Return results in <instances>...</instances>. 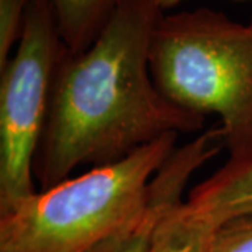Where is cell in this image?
<instances>
[{"mask_svg": "<svg viewBox=\"0 0 252 252\" xmlns=\"http://www.w3.org/2000/svg\"><path fill=\"white\" fill-rule=\"evenodd\" d=\"M161 14L147 0H124L87 51L64 46L34 161L39 190L81 165H108L162 136L202 129L205 117L165 98L152 79L150 42Z\"/></svg>", "mask_w": 252, "mask_h": 252, "instance_id": "1", "label": "cell"}, {"mask_svg": "<svg viewBox=\"0 0 252 252\" xmlns=\"http://www.w3.org/2000/svg\"><path fill=\"white\" fill-rule=\"evenodd\" d=\"M149 64L165 98L202 117H220L228 160L252 158V16L238 23L207 7L162 13Z\"/></svg>", "mask_w": 252, "mask_h": 252, "instance_id": "2", "label": "cell"}, {"mask_svg": "<svg viewBox=\"0 0 252 252\" xmlns=\"http://www.w3.org/2000/svg\"><path fill=\"white\" fill-rule=\"evenodd\" d=\"M177 140L178 133L162 136L121 161L93 167L0 213V252L90 251L142 209Z\"/></svg>", "mask_w": 252, "mask_h": 252, "instance_id": "3", "label": "cell"}, {"mask_svg": "<svg viewBox=\"0 0 252 252\" xmlns=\"http://www.w3.org/2000/svg\"><path fill=\"white\" fill-rule=\"evenodd\" d=\"M64 49L51 0H31L17 51L0 69V213L38 190L34 161Z\"/></svg>", "mask_w": 252, "mask_h": 252, "instance_id": "4", "label": "cell"}, {"mask_svg": "<svg viewBox=\"0 0 252 252\" xmlns=\"http://www.w3.org/2000/svg\"><path fill=\"white\" fill-rule=\"evenodd\" d=\"M224 147L221 127H212L171 154L150 184L142 209L115 233L87 252H149L154 230L164 215L182 200L192 175Z\"/></svg>", "mask_w": 252, "mask_h": 252, "instance_id": "5", "label": "cell"}, {"mask_svg": "<svg viewBox=\"0 0 252 252\" xmlns=\"http://www.w3.org/2000/svg\"><path fill=\"white\" fill-rule=\"evenodd\" d=\"M185 203L215 228L235 217L252 215V158L227 160L189 192Z\"/></svg>", "mask_w": 252, "mask_h": 252, "instance_id": "6", "label": "cell"}, {"mask_svg": "<svg viewBox=\"0 0 252 252\" xmlns=\"http://www.w3.org/2000/svg\"><path fill=\"white\" fill-rule=\"evenodd\" d=\"M59 34L72 54L87 51L124 0H51Z\"/></svg>", "mask_w": 252, "mask_h": 252, "instance_id": "7", "label": "cell"}, {"mask_svg": "<svg viewBox=\"0 0 252 252\" xmlns=\"http://www.w3.org/2000/svg\"><path fill=\"white\" fill-rule=\"evenodd\" d=\"M216 228L184 202L168 210L154 230L149 252H209Z\"/></svg>", "mask_w": 252, "mask_h": 252, "instance_id": "8", "label": "cell"}, {"mask_svg": "<svg viewBox=\"0 0 252 252\" xmlns=\"http://www.w3.org/2000/svg\"><path fill=\"white\" fill-rule=\"evenodd\" d=\"M209 252H252V215L219 225L212 234Z\"/></svg>", "mask_w": 252, "mask_h": 252, "instance_id": "9", "label": "cell"}, {"mask_svg": "<svg viewBox=\"0 0 252 252\" xmlns=\"http://www.w3.org/2000/svg\"><path fill=\"white\" fill-rule=\"evenodd\" d=\"M31 0H0V69L9 62L10 51L20 41Z\"/></svg>", "mask_w": 252, "mask_h": 252, "instance_id": "10", "label": "cell"}, {"mask_svg": "<svg viewBox=\"0 0 252 252\" xmlns=\"http://www.w3.org/2000/svg\"><path fill=\"white\" fill-rule=\"evenodd\" d=\"M149 3H152L154 7L160 10L161 13H164V10L172 9L174 6H177L181 0H147ZM235 1H247V0H235Z\"/></svg>", "mask_w": 252, "mask_h": 252, "instance_id": "11", "label": "cell"}]
</instances>
